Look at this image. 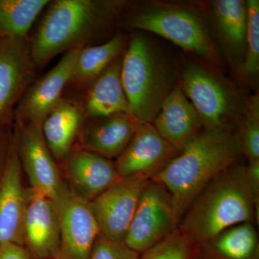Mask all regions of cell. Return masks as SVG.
Listing matches in <instances>:
<instances>
[{
  "label": "cell",
  "mask_w": 259,
  "mask_h": 259,
  "mask_svg": "<svg viewBox=\"0 0 259 259\" xmlns=\"http://www.w3.org/2000/svg\"><path fill=\"white\" fill-rule=\"evenodd\" d=\"M127 3L120 0H54L49 2L31 37L37 69L61 54L97 45L120 20Z\"/></svg>",
  "instance_id": "1"
},
{
  "label": "cell",
  "mask_w": 259,
  "mask_h": 259,
  "mask_svg": "<svg viewBox=\"0 0 259 259\" xmlns=\"http://www.w3.org/2000/svg\"><path fill=\"white\" fill-rule=\"evenodd\" d=\"M259 198L248 183L246 166L237 162L200 191L181 218L178 228L197 244L243 223H258Z\"/></svg>",
  "instance_id": "2"
},
{
  "label": "cell",
  "mask_w": 259,
  "mask_h": 259,
  "mask_svg": "<svg viewBox=\"0 0 259 259\" xmlns=\"http://www.w3.org/2000/svg\"><path fill=\"white\" fill-rule=\"evenodd\" d=\"M243 153L236 133L204 127L152 180L173 197L180 221L194 197L212 179L239 162Z\"/></svg>",
  "instance_id": "3"
},
{
  "label": "cell",
  "mask_w": 259,
  "mask_h": 259,
  "mask_svg": "<svg viewBox=\"0 0 259 259\" xmlns=\"http://www.w3.org/2000/svg\"><path fill=\"white\" fill-rule=\"evenodd\" d=\"M121 81L131 115L153 123L176 83V74L152 42L141 32L131 35L121 62Z\"/></svg>",
  "instance_id": "4"
},
{
  "label": "cell",
  "mask_w": 259,
  "mask_h": 259,
  "mask_svg": "<svg viewBox=\"0 0 259 259\" xmlns=\"http://www.w3.org/2000/svg\"><path fill=\"white\" fill-rule=\"evenodd\" d=\"M119 20L130 30L152 32L201 59L217 60L215 48L202 15L189 5L143 3L122 11Z\"/></svg>",
  "instance_id": "5"
},
{
  "label": "cell",
  "mask_w": 259,
  "mask_h": 259,
  "mask_svg": "<svg viewBox=\"0 0 259 259\" xmlns=\"http://www.w3.org/2000/svg\"><path fill=\"white\" fill-rule=\"evenodd\" d=\"M179 84L198 112L204 127L233 131L244 103L231 85L195 61L186 64Z\"/></svg>",
  "instance_id": "6"
},
{
  "label": "cell",
  "mask_w": 259,
  "mask_h": 259,
  "mask_svg": "<svg viewBox=\"0 0 259 259\" xmlns=\"http://www.w3.org/2000/svg\"><path fill=\"white\" fill-rule=\"evenodd\" d=\"M179 223L169 191L158 181L150 180L141 194L124 243L141 254L171 234Z\"/></svg>",
  "instance_id": "7"
},
{
  "label": "cell",
  "mask_w": 259,
  "mask_h": 259,
  "mask_svg": "<svg viewBox=\"0 0 259 259\" xmlns=\"http://www.w3.org/2000/svg\"><path fill=\"white\" fill-rule=\"evenodd\" d=\"M59 226V259H90L100 234L90 202L63 182L54 199Z\"/></svg>",
  "instance_id": "8"
},
{
  "label": "cell",
  "mask_w": 259,
  "mask_h": 259,
  "mask_svg": "<svg viewBox=\"0 0 259 259\" xmlns=\"http://www.w3.org/2000/svg\"><path fill=\"white\" fill-rule=\"evenodd\" d=\"M37 69L29 37H0V132L14 123L15 110L36 79Z\"/></svg>",
  "instance_id": "9"
},
{
  "label": "cell",
  "mask_w": 259,
  "mask_h": 259,
  "mask_svg": "<svg viewBox=\"0 0 259 259\" xmlns=\"http://www.w3.org/2000/svg\"><path fill=\"white\" fill-rule=\"evenodd\" d=\"M181 151L163 139L152 123L137 121L132 139L115 162L117 175L119 178L152 180Z\"/></svg>",
  "instance_id": "10"
},
{
  "label": "cell",
  "mask_w": 259,
  "mask_h": 259,
  "mask_svg": "<svg viewBox=\"0 0 259 259\" xmlns=\"http://www.w3.org/2000/svg\"><path fill=\"white\" fill-rule=\"evenodd\" d=\"M149 181L137 177L120 178L90 202L100 234L124 243L141 194Z\"/></svg>",
  "instance_id": "11"
},
{
  "label": "cell",
  "mask_w": 259,
  "mask_h": 259,
  "mask_svg": "<svg viewBox=\"0 0 259 259\" xmlns=\"http://www.w3.org/2000/svg\"><path fill=\"white\" fill-rule=\"evenodd\" d=\"M22 171L13 134L0 173V245L14 243L25 246L27 190L23 187Z\"/></svg>",
  "instance_id": "12"
},
{
  "label": "cell",
  "mask_w": 259,
  "mask_h": 259,
  "mask_svg": "<svg viewBox=\"0 0 259 259\" xmlns=\"http://www.w3.org/2000/svg\"><path fill=\"white\" fill-rule=\"evenodd\" d=\"M80 49L65 53L54 68L31 83L15 110L14 122L41 127L44 120L64 97Z\"/></svg>",
  "instance_id": "13"
},
{
  "label": "cell",
  "mask_w": 259,
  "mask_h": 259,
  "mask_svg": "<svg viewBox=\"0 0 259 259\" xmlns=\"http://www.w3.org/2000/svg\"><path fill=\"white\" fill-rule=\"evenodd\" d=\"M15 144L31 188L54 199L62 185L60 172L42 136L41 127L14 122Z\"/></svg>",
  "instance_id": "14"
},
{
  "label": "cell",
  "mask_w": 259,
  "mask_h": 259,
  "mask_svg": "<svg viewBox=\"0 0 259 259\" xmlns=\"http://www.w3.org/2000/svg\"><path fill=\"white\" fill-rule=\"evenodd\" d=\"M24 234L25 247L32 259L59 258L60 226L54 201L32 188L27 190Z\"/></svg>",
  "instance_id": "15"
},
{
  "label": "cell",
  "mask_w": 259,
  "mask_h": 259,
  "mask_svg": "<svg viewBox=\"0 0 259 259\" xmlns=\"http://www.w3.org/2000/svg\"><path fill=\"white\" fill-rule=\"evenodd\" d=\"M63 163L70 187L89 202L120 179L112 159L81 148H74Z\"/></svg>",
  "instance_id": "16"
},
{
  "label": "cell",
  "mask_w": 259,
  "mask_h": 259,
  "mask_svg": "<svg viewBox=\"0 0 259 259\" xmlns=\"http://www.w3.org/2000/svg\"><path fill=\"white\" fill-rule=\"evenodd\" d=\"M122 56L114 61L96 79L74 98L85 119L103 118L117 113L131 115L121 81Z\"/></svg>",
  "instance_id": "17"
},
{
  "label": "cell",
  "mask_w": 259,
  "mask_h": 259,
  "mask_svg": "<svg viewBox=\"0 0 259 259\" xmlns=\"http://www.w3.org/2000/svg\"><path fill=\"white\" fill-rule=\"evenodd\" d=\"M137 120L127 113L97 119H85L78 141L79 148L110 158L123 153L136 129Z\"/></svg>",
  "instance_id": "18"
},
{
  "label": "cell",
  "mask_w": 259,
  "mask_h": 259,
  "mask_svg": "<svg viewBox=\"0 0 259 259\" xmlns=\"http://www.w3.org/2000/svg\"><path fill=\"white\" fill-rule=\"evenodd\" d=\"M152 124L163 139L180 149L204 127L198 112L179 83L162 103Z\"/></svg>",
  "instance_id": "19"
},
{
  "label": "cell",
  "mask_w": 259,
  "mask_h": 259,
  "mask_svg": "<svg viewBox=\"0 0 259 259\" xmlns=\"http://www.w3.org/2000/svg\"><path fill=\"white\" fill-rule=\"evenodd\" d=\"M84 120L77 102L66 96L44 120L42 136L55 161H64L74 149Z\"/></svg>",
  "instance_id": "20"
},
{
  "label": "cell",
  "mask_w": 259,
  "mask_h": 259,
  "mask_svg": "<svg viewBox=\"0 0 259 259\" xmlns=\"http://www.w3.org/2000/svg\"><path fill=\"white\" fill-rule=\"evenodd\" d=\"M209 14L216 35L232 59H238L239 70L246 50L248 4L243 0L211 2Z\"/></svg>",
  "instance_id": "21"
},
{
  "label": "cell",
  "mask_w": 259,
  "mask_h": 259,
  "mask_svg": "<svg viewBox=\"0 0 259 259\" xmlns=\"http://www.w3.org/2000/svg\"><path fill=\"white\" fill-rule=\"evenodd\" d=\"M128 39L122 33H116L101 44L80 49L67 84L66 93L74 97L88 88L110 64L123 54Z\"/></svg>",
  "instance_id": "22"
},
{
  "label": "cell",
  "mask_w": 259,
  "mask_h": 259,
  "mask_svg": "<svg viewBox=\"0 0 259 259\" xmlns=\"http://www.w3.org/2000/svg\"><path fill=\"white\" fill-rule=\"evenodd\" d=\"M195 259H259L258 237L254 223L231 227L199 245Z\"/></svg>",
  "instance_id": "23"
},
{
  "label": "cell",
  "mask_w": 259,
  "mask_h": 259,
  "mask_svg": "<svg viewBox=\"0 0 259 259\" xmlns=\"http://www.w3.org/2000/svg\"><path fill=\"white\" fill-rule=\"evenodd\" d=\"M49 0H0V37L27 38Z\"/></svg>",
  "instance_id": "24"
},
{
  "label": "cell",
  "mask_w": 259,
  "mask_h": 259,
  "mask_svg": "<svg viewBox=\"0 0 259 259\" xmlns=\"http://www.w3.org/2000/svg\"><path fill=\"white\" fill-rule=\"evenodd\" d=\"M236 133L242 153L248 162L259 161V96L249 97L244 102Z\"/></svg>",
  "instance_id": "25"
},
{
  "label": "cell",
  "mask_w": 259,
  "mask_h": 259,
  "mask_svg": "<svg viewBox=\"0 0 259 259\" xmlns=\"http://www.w3.org/2000/svg\"><path fill=\"white\" fill-rule=\"evenodd\" d=\"M199 245L179 229L140 254L139 259H195Z\"/></svg>",
  "instance_id": "26"
},
{
  "label": "cell",
  "mask_w": 259,
  "mask_h": 259,
  "mask_svg": "<svg viewBox=\"0 0 259 259\" xmlns=\"http://www.w3.org/2000/svg\"><path fill=\"white\" fill-rule=\"evenodd\" d=\"M246 50L239 74L245 79L253 81L259 72V1L248 0Z\"/></svg>",
  "instance_id": "27"
},
{
  "label": "cell",
  "mask_w": 259,
  "mask_h": 259,
  "mask_svg": "<svg viewBox=\"0 0 259 259\" xmlns=\"http://www.w3.org/2000/svg\"><path fill=\"white\" fill-rule=\"evenodd\" d=\"M140 253L123 243L99 234L90 259H139Z\"/></svg>",
  "instance_id": "28"
},
{
  "label": "cell",
  "mask_w": 259,
  "mask_h": 259,
  "mask_svg": "<svg viewBox=\"0 0 259 259\" xmlns=\"http://www.w3.org/2000/svg\"><path fill=\"white\" fill-rule=\"evenodd\" d=\"M0 259H32L25 246L5 243L0 245Z\"/></svg>",
  "instance_id": "29"
},
{
  "label": "cell",
  "mask_w": 259,
  "mask_h": 259,
  "mask_svg": "<svg viewBox=\"0 0 259 259\" xmlns=\"http://www.w3.org/2000/svg\"><path fill=\"white\" fill-rule=\"evenodd\" d=\"M246 175L248 183L259 198V161L248 162L246 166Z\"/></svg>",
  "instance_id": "30"
},
{
  "label": "cell",
  "mask_w": 259,
  "mask_h": 259,
  "mask_svg": "<svg viewBox=\"0 0 259 259\" xmlns=\"http://www.w3.org/2000/svg\"><path fill=\"white\" fill-rule=\"evenodd\" d=\"M10 128L0 132V173L3 169L11 139Z\"/></svg>",
  "instance_id": "31"
},
{
  "label": "cell",
  "mask_w": 259,
  "mask_h": 259,
  "mask_svg": "<svg viewBox=\"0 0 259 259\" xmlns=\"http://www.w3.org/2000/svg\"><path fill=\"white\" fill-rule=\"evenodd\" d=\"M54 259H59V258H54Z\"/></svg>",
  "instance_id": "32"
}]
</instances>
